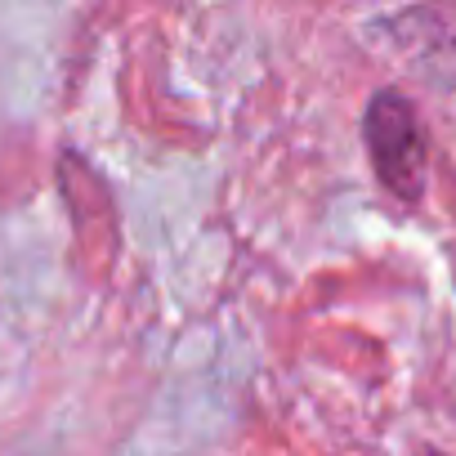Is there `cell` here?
I'll return each instance as SVG.
<instances>
[{
	"instance_id": "cell-1",
	"label": "cell",
	"mask_w": 456,
	"mask_h": 456,
	"mask_svg": "<svg viewBox=\"0 0 456 456\" xmlns=\"http://www.w3.org/2000/svg\"><path fill=\"white\" fill-rule=\"evenodd\" d=\"M362 143L376 166V179L398 201H420L429 179V148L416 103L403 90H376L362 112Z\"/></svg>"
},
{
	"instance_id": "cell-2",
	"label": "cell",
	"mask_w": 456,
	"mask_h": 456,
	"mask_svg": "<svg viewBox=\"0 0 456 456\" xmlns=\"http://www.w3.org/2000/svg\"><path fill=\"white\" fill-rule=\"evenodd\" d=\"M434 23L443 32H411L403 19H394L389 23L394 28V45L416 59L420 77L456 86V10H434Z\"/></svg>"
},
{
	"instance_id": "cell-3",
	"label": "cell",
	"mask_w": 456,
	"mask_h": 456,
	"mask_svg": "<svg viewBox=\"0 0 456 456\" xmlns=\"http://www.w3.org/2000/svg\"><path fill=\"white\" fill-rule=\"evenodd\" d=\"M425 456H434V452H425Z\"/></svg>"
}]
</instances>
